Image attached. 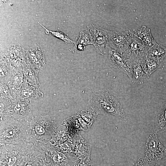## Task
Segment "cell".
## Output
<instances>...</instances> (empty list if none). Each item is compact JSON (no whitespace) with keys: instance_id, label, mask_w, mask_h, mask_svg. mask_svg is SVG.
<instances>
[{"instance_id":"cell-1","label":"cell","mask_w":166,"mask_h":166,"mask_svg":"<svg viewBox=\"0 0 166 166\" xmlns=\"http://www.w3.org/2000/svg\"><path fill=\"white\" fill-rule=\"evenodd\" d=\"M92 108L98 113L112 115L122 119L126 115L115 93L109 89H104L93 93L91 98Z\"/></svg>"},{"instance_id":"cell-2","label":"cell","mask_w":166,"mask_h":166,"mask_svg":"<svg viewBox=\"0 0 166 166\" xmlns=\"http://www.w3.org/2000/svg\"><path fill=\"white\" fill-rule=\"evenodd\" d=\"M29 130L27 121L6 119L0 124V145L28 142Z\"/></svg>"},{"instance_id":"cell-3","label":"cell","mask_w":166,"mask_h":166,"mask_svg":"<svg viewBox=\"0 0 166 166\" xmlns=\"http://www.w3.org/2000/svg\"><path fill=\"white\" fill-rule=\"evenodd\" d=\"M54 117L47 115L35 117L30 123V130L28 142L45 144L51 139L57 127Z\"/></svg>"},{"instance_id":"cell-4","label":"cell","mask_w":166,"mask_h":166,"mask_svg":"<svg viewBox=\"0 0 166 166\" xmlns=\"http://www.w3.org/2000/svg\"><path fill=\"white\" fill-rule=\"evenodd\" d=\"M47 157L51 158L55 165L58 166H74L78 159L76 156L61 151L50 143L42 144Z\"/></svg>"},{"instance_id":"cell-5","label":"cell","mask_w":166,"mask_h":166,"mask_svg":"<svg viewBox=\"0 0 166 166\" xmlns=\"http://www.w3.org/2000/svg\"><path fill=\"white\" fill-rule=\"evenodd\" d=\"M145 152V158L150 162L160 160L166 156V148L160 142L155 132L147 136Z\"/></svg>"},{"instance_id":"cell-6","label":"cell","mask_w":166,"mask_h":166,"mask_svg":"<svg viewBox=\"0 0 166 166\" xmlns=\"http://www.w3.org/2000/svg\"><path fill=\"white\" fill-rule=\"evenodd\" d=\"M133 33L131 31L119 32L107 30L108 45L123 56L129 49V41Z\"/></svg>"},{"instance_id":"cell-7","label":"cell","mask_w":166,"mask_h":166,"mask_svg":"<svg viewBox=\"0 0 166 166\" xmlns=\"http://www.w3.org/2000/svg\"><path fill=\"white\" fill-rule=\"evenodd\" d=\"M106 54L109 65L121 70L127 74L131 80L132 73L126 60L123 55L108 45Z\"/></svg>"},{"instance_id":"cell-8","label":"cell","mask_w":166,"mask_h":166,"mask_svg":"<svg viewBox=\"0 0 166 166\" xmlns=\"http://www.w3.org/2000/svg\"><path fill=\"white\" fill-rule=\"evenodd\" d=\"M148 49V48L133 33L129 41L128 51L124 57L126 60L140 59L147 53Z\"/></svg>"},{"instance_id":"cell-9","label":"cell","mask_w":166,"mask_h":166,"mask_svg":"<svg viewBox=\"0 0 166 166\" xmlns=\"http://www.w3.org/2000/svg\"><path fill=\"white\" fill-rule=\"evenodd\" d=\"M94 35L93 45L100 54H106L108 46L107 30L101 27L91 24Z\"/></svg>"},{"instance_id":"cell-10","label":"cell","mask_w":166,"mask_h":166,"mask_svg":"<svg viewBox=\"0 0 166 166\" xmlns=\"http://www.w3.org/2000/svg\"><path fill=\"white\" fill-rule=\"evenodd\" d=\"M67 129L63 125L55 130L52 138L48 142L57 148L63 150L68 147L71 142Z\"/></svg>"},{"instance_id":"cell-11","label":"cell","mask_w":166,"mask_h":166,"mask_svg":"<svg viewBox=\"0 0 166 166\" xmlns=\"http://www.w3.org/2000/svg\"><path fill=\"white\" fill-rule=\"evenodd\" d=\"M140 59L126 60L131 70L132 78L131 80L133 83H143L146 81L150 76L143 69Z\"/></svg>"},{"instance_id":"cell-12","label":"cell","mask_w":166,"mask_h":166,"mask_svg":"<svg viewBox=\"0 0 166 166\" xmlns=\"http://www.w3.org/2000/svg\"><path fill=\"white\" fill-rule=\"evenodd\" d=\"M94 42V35L91 27L90 25L87 26V29L81 31L79 37L77 42L74 43L73 48V51L75 49L80 50H83L84 46L93 44Z\"/></svg>"},{"instance_id":"cell-13","label":"cell","mask_w":166,"mask_h":166,"mask_svg":"<svg viewBox=\"0 0 166 166\" xmlns=\"http://www.w3.org/2000/svg\"><path fill=\"white\" fill-rule=\"evenodd\" d=\"M165 130H166V101L163 103L157 113L154 131L155 133H160Z\"/></svg>"},{"instance_id":"cell-14","label":"cell","mask_w":166,"mask_h":166,"mask_svg":"<svg viewBox=\"0 0 166 166\" xmlns=\"http://www.w3.org/2000/svg\"><path fill=\"white\" fill-rule=\"evenodd\" d=\"M140 60L143 69L149 76L160 65V62L150 56L147 53L141 57Z\"/></svg>"},{"instance_id":"cell-15","label":"cell","mask_w":166,"mask_h":166,"mask_svg":"<svg viewBox=\"0 0 166 166\" xmlns=\"http://www.w3.org/2000/svg\"><path fill=\"white\" fill-rule=\"evenodd\" d=\"M148 54L151 57L161 62L166 56V47L156 41L148 48Z\"/></svg>"},{"instance_id":"cell-16","label":"cell","mask_w":166,"mask_h":166,"mask_svg":"<svg viewBox=\"0 0 166 166\" xmlns=\"http://www.w3.org/2000/svg\"><path fill=\"white\" fill-rule=\"evenodd\" d=\"M134 34L148 48L155 42L152 37L150 30L145 26H142Z\"/></svg>"},{"instance_id":"cell-17","label":"cell","mask_w":166,"mask_h":166,"mask_svg":"<svg viewBox=\"0 0 166 166\" xmlns=\"http://www.w3.org/2000/svg\"><path fill=\"white\" fill-rule=\"evenodd\" d=\"M98 114V112L92 108L91 109L82 111L79 113V115L90 126Z\"/></svg>"},{"instance_id":"cell-18","label":"cell","mask_w":166,"mask_h":166,"mask_svg":"<svg viewBox=\"0 0 166 166\" xmlns=\"http://www.w3.org/2000/svg\"><path fill=\"white\" fill-rule=\"evenodd\" d=\"M39 24H40V25H41L45 30V32L46 34H49V33H50L53 36L63 40L65 43H72L74 44L76 42H74L70 39L68 36H67L62 32L59 31H52L51 30H49L47 29L40 23Z\"/></svg>"},{"instance_id":"cell-19","label":"cell","mask_w":166,"mask_h":166,"mask_svg":"<svg viewBox=\"0 0 166 166\" xmlns=\"http://www.w3.org/2000/svg\"><path fill=\"white\" fill-rule=\"evenodd\" d=\"M135 166H150L145 158H139L137 160Z\"/></svg>"},{"instance_id":"cell-20","label":"cell","mask_w":166,"mask_h":166,"mask_svg":"<svg viewBox=\"0 0 166 166\" xmlns=\"http://www.w3.org/2000/svg\"><path fill=\"white\" fill-rule=\"evenodd\" d=\"M25 166H33V165L30 163H29L26 164Z\"/></svg>"},{"instance_id":"cell-21","label":"cell","mask_w":166,"mask_h":166,"mask_svg":"<svg viewBox=\"0 0 166 166\" xmlns=\"http://www.w3.org/2000/svg\"><path fill=\"white\" fill-rule=\"evenodd\" d=\"M154 166H164L163 165H158V164H156V165H154Z\"/></svg>"},{"instance_id":"cell-22","label":"cell","mask_w":166,"mask_h":166,"mask_svg":"<svg viewBox=\"0 0 166 166\" xmlns=\"http://www.w3.org/2000/svg\"><path fill=\"white\" fill-rule=\"evenodd\" d=\"M165 166H166V162H165Z\"/></svg>"},{"instance_id":"cell-23","label":"cell","mask_w":166,"mask_h":166,"mask_svg":"<svg viewBox=\"0 0 166 166\" xmlns=\"http://www.w3.org/2000/svg\"><path fill=\"white\" fill-rule=\"evenodd\" d=\"M44 166H45V165H44ZM48 166H49V165H48Z\"/></svg>"}]
</instances>
